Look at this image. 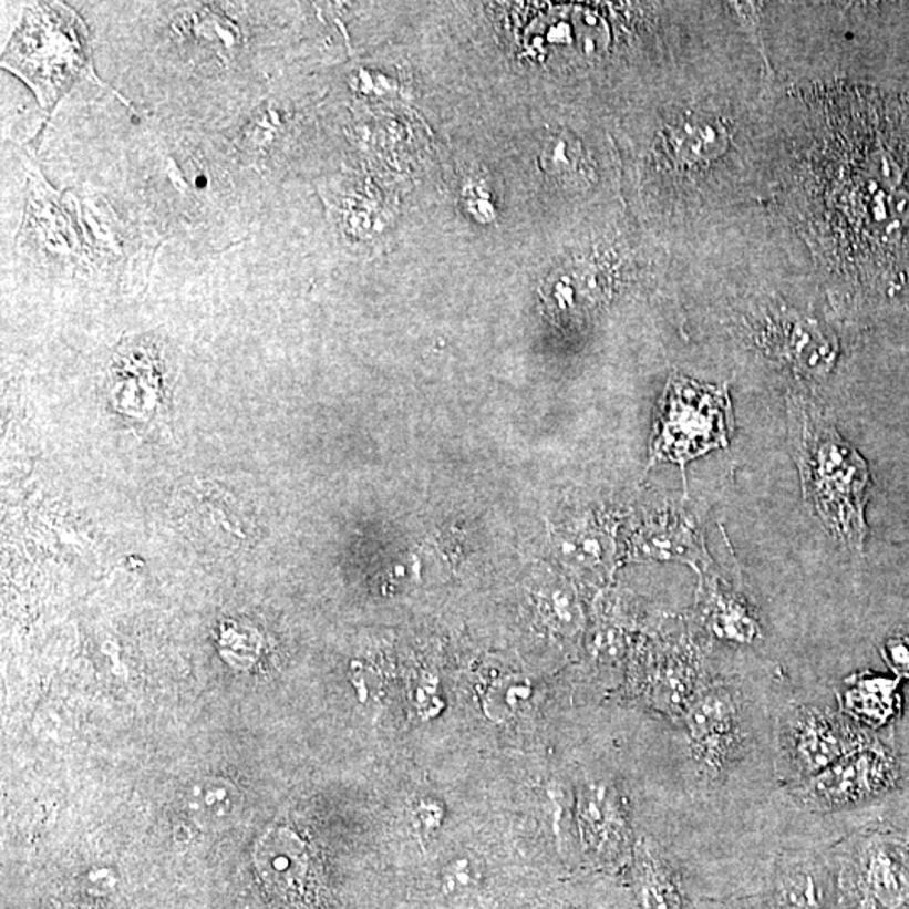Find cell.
<instances>
[{
	"label": "cell",
	"mask_w": 909,
	"mask_h": 909,
	"mask_svg": "<svg viewBox=\"0 0 909 909\" xmlns=\"http://www.w3.org/2000/svg\"><path fill=\"white\" fill-rule=\"evenodd\" d=\"M869 891L886 908H896L908 896V881L888 857L872 859L867 872Z\"/></svg>",
	"instance_id": "8fae6325"
},
{
	"label": "cell",
	"mask_w": 909,
	"mask_h": 909,
	"mask_svg": "<svg viewBox=\"0 0 909 909\" xmlns=\"http://www.w3.org/2000/svg\"><path fill=\"white\" fill-rule=\"evenodd\" d=\"M482 864L471 854L452 857L440 872V886L446 896H465L478 889L482 882Z\"/></svg>",
	"instance_id": "7c38bea8"
},
{
	"label": "cell",
	"mask_w": 909,
	"mask_h": 909,
	"mask_svg": "<svg viewBox=\"0 0 909 909\" xmlns=\"http://www.w3.org/2000/svg\"><path fill=\"white\" fill-rule=\"evenodd\" d=\"M581 148L578 142L565 134L546 141L543 151V167L552 176L568 177L580 173Z\"/></svg>",
	"instance_id": "4fadbf2b"
},
{
	"label": "cell",
	"mask_w": 909,
	"mask_h": 909,
	"mask_svg": "<svg viewBox=\"0 0 909 909\" xmlns=\"http://www.w3.org/2000/svg\"><path fill=\"white\" fill-rule=\"evenodd\" d=\"M2 66L22 78L47 110L81 78L102 85L90 60L89 31L63 4H35L25 12Z\"/></svg>",
	"instance_id": "6da1fadb"
},
{
	"label": "cell",
	"mask_w": 909,
	"mask_h": 909,
	"mask_svg": "<svg viewBox=\"0 0 909 909\" xmlns=\"http://www.w3.org/2000/svg\"><path fill=\"white\" fill-rule=\"evenodd\" d=\"M797 461L805 499L817 509L822 523L850 548H862L869 485L866 462L833 426L810 413H804Z\"/></svg>",
	"instance_id": "7a4b0ae2"
},
{
	"label": "cell",
	"mask_w": 909,
	"mask_h": 909,
	"mask_svg": "<svg viewBox=\"0 0 909 909\" xmlns=\"http://www.w3.org/2000/svg\"><path fill=\"white\" fill-rule=\"evenodd\" d=\"M881 765L871 750L853 748L812 778L808 800L822 807H837L871 794L881 778Z\"/></svg>",
	"instance_id": "52a82bcc"
},
{
	"label": "cell",
	"mask_w": 909,
	"mask_h": 909,
	"mask_svg": "<svg viewBox=\"0 0 909 909\" xmlns=\"http://www.w3.org/2000/svg\"><path fill=\"white\" fill-rule=\"evenodd\" d=\"M688 726L695 756L711 769L721 768L736 748V701L724 689L702 692L689 704Z\"/></svg>",
	"instance_id": "5b68a950"
},
{
	"label": "cell",
	"mask_w": 909,
	"mask_h": 909,
	"mask_svg": "<svg viewBox=\"0 0 909 909\" xmlns=\"http://www.w3.org/2000/svg\"><path fill=\"white\" fill-rule=\"evenodd\" d=\"M846 727L830 713L800 710L783 731V753L798 775L814 778L854 748Z\"/></svg>",
	"instance_id": "277c9868"
},
{
	"label": "cell",
	"mask_w": 909,
	"mask_h": 909,
	"mask_svg": "<svg viewBox=\"0 0 909 909\" xmlns=\"http://www.w3.org/2000/svg\"><path fill=\"white\" fill-rule=\"evenodd\" d=\"M763 909H836V885L829 871L810 860L779 867Z\"/></svg>",
	"instance_id": "ba28073f"
},
{
	"label": "cell",
	"mask_w": 909,
	"mask_h": 909,
	"mask_svg": "<svg viewBox=\"0 0 909 909\" xmlns=\"http://www.w3.org/2000/svg\"><path fill=\"white\" fill-rule=\"evenodd\" d=\"M733 428L726 388L702 386L685 378H674L665 391L652 455L684 467L711 450L727 446Z\"/></svg>",
	"instance_id": "3957f363"
},
{
	"label": "cell",
	"mask_w": 909,
	"mask_h": 909,
	"mask_svg": "<svg viewBox=\"0 0 909 909\" xmlns=\"http://www.w3.org/2000/svg\"><path fill=\"white\" fill-rule=\"evenodd\" d=\"M713 626L716 632L726 639L748 642L756 636L755 620H752V617L733 601H717L713 613Z\"/></svg>",
	"instance_id": "5bb4252c"
},
{
	"label": "cell",
	"mask_w": 909,
	"mask_h": 909,
	"mask_svg": "<svg viewBox=\"0 0 909 909\" xmlns=\"http://www.w3.org/2000/svg\"><path fill=\"white\" fill-rule=\"evenodd\" d=\"M639 896L643 909H684L685 906L678 876L655 859L640 864Z\"/></svg>",
	"instance_id": "30bf717a"
},
{
	"label": "cell",
	"mask_w": 909,
	"mask_h": 909,
	"mask_svg": "<svg viewBox=\"0 0 909 909\" xmlns=\"http://www.w3.org/2000/svg\"><path fill=\"white\" fill-rule=\"evenodd\" d=\"M704 909H736V908H716V906H713V908H704Z\"/></svg>",
	"instance_id": "2e32d148"
},
{
	"label": "cell",
	"mask_w": 909,
	"mask_h": 909,
	"mask_svg": "<svg viewBox=\"0 0 909 909\" xmlns=\"http://www.w3.org/2000/svg\"><path fill=\"white\" fill-rule=\"evenodd\" d=\"M415 818L419 829L430 836V834H435L442 827L445 808H443L442 802L436 800V798L423 797L422 800L416 802Z\"/></svg>",
	"instance_id": "9a60e30c"
},
{
	"label": "cell",
	"mask_w": 909,
	"mask_h": 909,
	"mask_svg": "<svg viewBox=\"0 0 909 909\" xmlns=\"http://www.w3.org/2000/svg\"><path fill=\"white\" fill-rule=\"evenodd\" d=\"M581 837L585 847L603 862L626 856L629 830L618 792L603 782L585 787L580 802Z\"/></svg>",
	"instance_id": "8992f818"
},
{
	"label": "cell",
	"mask_w": 909,
	"mask_h": 909,
	"mask_svg": "<svg viewBox=\"0 0 909 909\" xmlns=\"http://www.w3.org/2000/svg\"><path fill=\"white\" fill-rule=\"evenodd\" d=\"M533 702V682L524 675H506L482 695V710L492 723L507 724L523 716Z\"/></svg>",
	"instance_id": "9c48e42d"
}]
</instances>
